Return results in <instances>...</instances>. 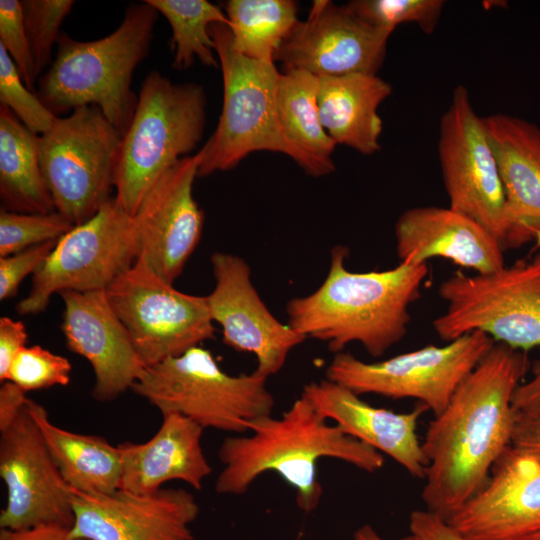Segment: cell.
<instances>
[{
	"label": "cell",
	"mask_w": 540,
	"mask_h": 540,
	"mask_svg": "<svg viewBox=\"0 0 540 540\" xmlns=\"http://www.w3.org/2000/svg\"><path fill=\"white\" fill-rule=\"evenodd\" d=\"M494 343L484 333L472 332L443 346L428 345L372 363L343 351L328 365L326 379L358 395L417 399L435 416Z\"/></svg>",
	"instance_id": "cell-10"
},
{
	"label": "cell",
	"mask_w": 540,
	"mask_h": 540,
	"mask_svg": "<svg viewBox=\"0 0 540 540\" xmlns=\"http://www.w3.org/2000/svg\"><path fill=\"white\" fill-rule=\"evenodd\" d=\"M0 45L14 62L25 85L36 93L37 78L27 39L21 1H0Z\"/></svg>",
	"instance_id": "cell-36"
},
{
	"label": "cell",
	"mask_w": 540,
	"mask_h": 540,
	"mask_svg": "<svg viewBox=\"0 0 540 540\" xmlns=\"http://www.w3.org/2000/svg\"><path fill=\"white\" fill-rule=\"evenodd\" d=\"M438 294L446 309L432 326L442 340L481 332L526 353L540 347V252L489 273L457 272Z\"/></svg>",
	"instance_id": "cell-8"
},
{
	"label": "cell",
	"mask_w": 540,
	"mask_h": 540,
	"mask_svg": "<svg viewBox=\"0 0 540 540\" xmlns=\"http://www.w3.org/2000/svg\"><path fill=\"white\" fill-rule=\"evenodd\" d=\"M122 135L94 105L59 116L38 137L39 161L57 212L72 224L92 218L112 197Z\"/></svg>",
	"instance_id": "cell-9"
},
{
	"label": "cell",
	"mask_w": 540,
	"mask_h": 540,
	"mask_svg": "<svg viewBox=\"0 0 540 540\" xmlns=\"http://www.w3.org/2000/svg\"><path fill=\"white\" fill-rule=\"evenodd\" d=\"M515 412L526 413L540 409V360L531 368V376L523 381L513 397Z\"/></svg>",
	"instance_id": "cell-42"
},
{
	"label": "cell",
	"mask_w": 540,
	"mask_h": 540,
	"mask_svg": "<svg viewBox=\"0 0 540 540\" xmlns=\"http://www.w3.org/2000/svg\"><path fill=\"white\" fill-rule=\"evenodd\" d=\"M105 292L145 367L214 338L207 296L177 290L142 259Z\"/></svg>",
	"instance_id": "cell-11"
},
{
	"label": "cell",
	"mask_w": 540,
	"mask_h": 540,
	"mask_svg": "<svg viewBox=\"0 0 540 540\" xmlns=\"http://www.w3.org/2000/svg\"><path fill=\"white\" fill-rule=\"evenodd\" d=\"M75 225L59 212L47 214L0 210V257L58 240Z\"/></svg>",
	"instance_id": "cell-33"
},
{
	"label": "cell",
	"mask_w": 540,
	"mask_h": 540,
	"mask_svg": "<svg viewBox=\"0 0 540 540\" xmlns=\"http://www.w3.org/2000/svg\"><path fill=\"white\" fill-rule=\"evenodd\" d=\"M28 334L22 321L7 316L0 318V380L7 381L11 364L26 347Z\"/></svg>",
	"instance_id": "cell-39"
},
{
	"label": "cell",
	"mask_w": 540,
	"mask_h": 540,
	"mask_svg": "<svg viewBox=\"0 0 540 540\" xmlns=\"http://www.w3.org/2000/svg\"><path fill=\"white\" fill-rule=\"evenodd\" d=\"M537 248L540 249V230L535 234L534 239Z\"/></svg>",
	"instance_id": "cell-46"
},
{
	"label": "cell",
	"mask_w": 540,
	"mask_h": 540,
	"mask_svg": "<svg viewBox=\"0 0 540 540\" xmlns=\"http://www.w3.org/2000/svg\"><path fill=\"white\" fill-rule=\"evenodd\" d=\"M25 407L70 488L100 494L120 489L122 466L118 446L101 436L74 433L55 425L47 410L30 398Z\"/></svg>",
	"instance_id": "cell-26"
},
{
	"label": "cell",
	"mask_w": 540,
	"mask_h": 540,
	"mask_svg": "<svg viewBox=\"0 0 540 540\" xmlns=\"http://www.w3.org/2000/svg\"><path fill=\"white\" fill-rule=\"evenodd\" d=\"M158 15L144 0L129 4L120 25L98 40L61 33L56 57L37 81L41 102L58 117L97 106L123 136L138 101L131 90L133 73L149 53Z\"/></svg>",
	"instance_id": "cell-4"
},
{
	"label": "cell",
	"mask_w": 540,
	"mask_h": 540,
	"mask_svg": "<svg viewBox=\"0 0 540 540\" xmlns=\"http://www.w3.org/2000/svg\"><path fill=\"white\" fill-rule=\"evenodd\" d=\"M26 392L11 381L3 382L0 388V430L8 427L24 409Z\"/></svg>",
	"instance_id": "cell-43"
},
{
	"label": "cell",
	"mask_w": 540,
	"mask_h": 540,
	"mask_svg": "<svg viewBox=\"0 0 540 540\" xmlns=\"http://www.w3.org/2000/svg\"><path fill=\"white\" fill-rule=\"evenodd\" d=\"M249 431L227 437L219 447V494H244L260 475L275 472L295 489L298 508L311 513L323 494L317 475L320 459L341 460L368 473L385 462L382 453L328 424L303 395L280 417L267 415L250 423Z\"/></svg>",
	"instance_id": "cell-2"
},
{
	"label": "cell",
	"mask_w": 540,
	"mask_h": 540,
	"mask_svg": "<svg viewBox=\"0 0 540 540\" xmlns=\"http://www.w3.org/2000/svg\"><path fill=\"white\" fill-rule=\"evenodd\" d=\"M319 80V115L331 139L363 155L379 151L383 124L378 108L392 94L391 84L361 73Z\"/></svg>",
	"instance_id": "cell-25"
},
{
	"label": "cell",
	"mask_w": 540,
	"mask_h": 540,
	"mask_svg": "<svg viewBox=\"0 0 540 540\" xmlns=\"http://www.w3.org/2000/svg\"><path fill=\"white\" fill-rule=\"evenodd\" d=\"M353 540H386V539L382 538L371 525L364 524L355 531L353 535ZM399 540H416V538L410 534L409 536H406Z\"/></svg>",
	"instance_id": "cell-44"
},
{
	"label": "cell",
	"mask_w": 540,
	"mask_h": 540,
	"mask_svg": "<svg viewBox=\"0 0 540 540\" xmlns=\"http://www.w3.org/2000/svg\"><path fill=\"white\" fill-rule=\"evenodd\" d=\"M200 150L167 170L133 216L137 258L169 283L182 273L201 238L204 214L193 197Z\"/></svg>",
	"instance_id": "cell-18"
},
{
	"label": "cell",
	"mask_w": 540,
	"mask_h": 540,
	"mask_svg": "<svg viewBox=\"0 0 540 540\" xmlns=\"http://www.w3.org/2000/svg\"><path fill=\"white\" fill-rule=\"evenodd\" d=\"M443 0H353L346 5L361 20L394 31L397 25L416 24L432 34L442 15Z\"/></svg>",
	"instance_id": "cell-32"
},
{
	"label": "cell",
	"mask_w": 540,
	"mask_h": 540,
	"mask_svg": "<svg viewBox=\"0 0 540 540\" xmlns=\"http://www.w3.org/2000/svg\"><path fill=\"white\" fill-rule=\"evenodd\" d=\"M75 2L72 0H23V22L38 79L52 64V49L60 28Z\"/></svg>",
	"instance_id": "cell-31"
},
{
	"label": "cell",
	"mask_w": 540,
	"mask_h": 540,
	"mask_svg": "<svg viewBox=\"0 0 540 540\" xmlns=\"http://www.w3.org/2000/svg\"><path fill=\"white\" fill-rule=\"evenodd\" d=\"M448 522L469 540H522L539 532L540 460L509 446Z\"/></svg>",
	"instance_id": "cell-19"
},
{
	"label": "cell",
	"mask_w": 540,
	"mask_h": 540,
	"mask_svg": "<svg viewBox=\"0 0 540 540\" xmlns=\"http://www.w3.org/2000/svg\"><path fill=\"white\" fill-rule=\"evenodd\" d=\"M223 78V105L214 133L200 149L198 177L235 168L250 153L278 152L290 157L313 177L335 170L333 160H322L295 146L285 134L277 112L274 62L248 58L232 43L230 28H209Z\"/></svg>",
	"instance_id": "cell-5"
},
{
	"label": "cell",
	"mask_w": 540,
	"mask_h": 540,
	"mask_svg": "<svg viewBox=\"0 0 540 540\" xmlns=\"http://www.w3.org/2000/svg\"><path fill=\"white\" fill-rule=\"evenodd\" d=\"M158 431L146 442L117 445L121 457L120 489L152 493L169 481L200 490L212 468L201 445L203 428L176 413L162 416Z\"/></svg>",
	"instance_id": "cell-24"
},
{
	"label": "cell",
	"mask_w": 540,
	"mask_h": 540,
	"mask_svg": "<svg viewBox=\"0 0 540 540\" xmlns=\"http://www.w3.org/2000/svg\"><path fill=\"white\" fill-rule=\"evenodd\" d=\"M319 77L302 69L280 72L276 106L281 126L289 140L302 151L322 160H332L336 143L324 129L318 108Z\"/></svg>",
	"instance_id": "cell-28"
},
{
	"label": "cell",
	"mask_w": 540,
	"mask_h": 540,
	"mask_svg": "<svg viewBox=\"0 0 540 540\" xmlns=\"http://www.w3.org/2000/svg\"><path fill=\"white\" fill-rule=\"evenodd\" d=\"M266 381L255 371L228 374L209 350L195 346L145 367L131 391L162 416L176 413L203 429L244 433L250 423L272 413L274 397Z\"/></svg>",
	"instance_id": "cell-7"
},
{
	"label": "cell",
	"mask_w": 540,
	"mask_h": 540,
	"mask_svg": "<svg viewBox=\"0 0 540 540\" xmlns=\"http://www.w3.org/2000/svg\"><path fill=\"white\" fill-rule=\"evenodd\" d=\"M409 530L416 540H469L447 520L427 509L411 512Z\"/></svg>",
	"instance_id": "cell-38"
},
{
	"label": "cell",
	"mask_w": 540,
	"mask_h": 540,
	"mask_svg": "<svg viewBox=\"0 0 540 540\" xmlns=\"http://www.w3.org/2000/svg\"><path fill=\"white\" fill-rule=\"evenodd\" d=\"M57 240L35 245L6 257H0V299L14 297L21 282L29 274L32 276L49 257Z\"/></svg>",
	"instance_id": "cell-37"
},
{
	"label": "cell",
	"mask_w": 540,
	"mask_h": 540,
	"mask_svg": "<svg viewBox=\"0 0 540 540\" xmlns=\"http://www.w3.org/2000/svg\"><path fill=\"white\" fill-rule=\"evenodd\" d=\"M396 252L401 263L427 264L440 257L475 273L505 265L504 246L484 226L449 206L407 209L395 224Z\"/></svg>",
	"instance_id": "cell-21"
},
{
	"label": "cell",
	"mask_w": 540,
	"mask_h": 540,
	"mask_svg": "<svg viewBox=\"0 0 540 540\" xmlns=\"http://www.w3.org/2000/svg\"><path fill=\"white\" fill-rule=\"evenodd\" d=\"M438 157L449 207L489 230L506 248V201L483 117L458 85L439 125Z\"/></svg>",
	"instance_id": "cell-13"
},
{
	"label": "cell",
	"mask_w": 540,
	"mask_h": 540,
	"mask_svg": "<svg viewBox=\"0 0 540 540\" xmlns=\"http://www.w3.org/2000/svg\"><path fill=\"white\" fill-rule=\"evenodd\" d=\"M392 30L357 17L346 4L315 0L305 20H298L275 54L284 69H302L318 77L377 75Z\"/></svg>",
	"instance_id": "cell-15"
},
{
	"label": "cell",
	"mask_w": 540,
	"mask_h": 540,
	"mask_svg": "<svg viewBox=\"0 0 540 540\" xmlns=\"http://www.w3.org/2000/svg\"><path fill=\"white\" fill-rule=\"evenodd\" d=\"M70 527L44 523L19 529L0 528V540H86L71 536Z\"/></svg>",
	"instance_id": "cell-41"
},
{
	"label": "cell",
	"mask_w": 540,
	"mask_h": 540,
	"mask_svg": "<svg viewBox=\"0 0 540 540\" xmlns=\"http://www.w3.org/2000/svg\"><path fill=\"white\" fill-rule=\"evenodd\" d=\"M510 447L540 460V409L515 412Z\"/></svg>",
	"instance_id": "cell-40"
},
{
	"label": "cell",
	"mask_w": 540,
	"mask_h": 540,
	"mask_svg": "<svg viewBox=\"0 0 540 540\" xmlns=\"http://www.w3.org/2000/svg\"><path fill=\"white\" fill-rule=\"evenodd\" d=\"M483 121L505 193L506 247L520 246L540 230V127L500 113Z\"/></svg>",
	"instance_id": "cell-23"
},
{
	"label": "cell",
	"mask_w": 540,
	"mask_h": 540,
	"mask_svg": "<svg viewBox=\"0 0 540 540\" xmlns=\"http://www.w3.org/2000/svg\"><path fill=\"white\" fill-rule=\"evenodd\" d=\"M529 367L526 352L494 343L434 416L422 442L428 511L448 521L485 484L510 446L513 397Z\"/></svg>",
	"instance_id": "cell-1"
},
{
	"label": "cell",
	"mask_w": 540,
	"mask_h": 540,
	"mask_svg": "<svg viewBox=\"0 0 540 540\" xmlns=\"http://www.w3.org/2000/svg\"><path fill=\"white\" fill-rule=\"evenodd\" d=\"M72 537L86 540H194L191 524L200 507L182 488L138 494L118 489L110 494L70 488Z\"/></svg>",
	"instance_id": "cell-17"
},
{
	"label": "cell",
	"mask_w": 540,
	"mask_h": 540,
	"mask_svg": "<svg viewBox=\"0 0 540 540\" xmlns=\"http://www.w3.org/2000/svg\"><path fill=\"white\" fill-rule=\"evenodd\" d=\"M522 540H540V531L533 534V535H530Z\"/></svg>",
	"instance_id": "cell-45"
},
{
	"label": "cell",
	"mask_w": 540,
	"mask_h": 540,
	"mask_svg": "<svg viewBox=\"0 0 540 540\" xmlns=\"http://www.w3.org/2000/svg\"><path fill=\"white\" fill-rule=\"evenodd\" d=\"M137 258L133 216L112 197L88 221L60 237L32 276L28 295L18 302L20 315L44 311L52 295L106 288Z\"/></svg>",
	"instance_id": "cell-12"
},
{
	"label": "cell",
	"mask_w": 540,
	"mask_h": 540,
	"mask_svg": "<svg viewBox=\"0 0 540 540\" xmlns=\"http://www.w3.org/2000/svg\"><path fill=\"white\" fill-rule=\"evenodd\" d=\"M72 365L64 356L39 345L26 346L14 358L7 381L26 393L70 383Z\"/></svg>",
	"instance_id": "cell-35"
},
{
	"label": "cell",
	"mask_w": 540,
	"mask_h": 540,
	"mask_svg": "<svg viewBox=\"0 0 540 540\" xmlns=\"http://www.w3.org/2000/svg\"><path fill=\"white\" fill-rule=\"evenodd\" d=\"M61 329L68 349L90 363L95 375L94 399H117L140 377L145 365L113 311L105 290L63 291Z\"/></svg>",
	"instance_id": "cell-20"
},
{
	"label": "cell",
	"mask_w": 540,
	"mask_h": 540,
	"mask_svg": "<svg viewBox=\"0 0 540 540\" xmlns=\"http://www.w3.org/2000/svg\"><path fill=\"white\" fill-rule=\"evenodd\" d=\"M325 419L333 420L349 436L391 457L411 476L424 479L428 462L417 435L421 404L408 413H396L363 401L350 389L324 379L310 382L302 394Z\"/></svg>",
	"instance_id": "cell-22"
},
{
	"label": "cell",
	"mask_w": 540,
	"mask_h": 540,
	"mask_svg": "<svg viewBox=\"0 0 540 540\" xmlns=\"http://www.w3.org/2000/svg\"><path fill=\"white\" fill-rule=\"evenodd\" d=\"M223 10L230 21L233 47L242 55L264 62L274 57L297 23L292 0H229Z\"/></svg>",
	"instance_id": "cell-29"
},
{
	"label": "cell",
	"mask_w": 540,
	"mask_h": 540,
	"mask_svg": "<svg viewBox=\"0 0 540 540\" xmlns=\"http://www.w3.org/2000/svg\"><path fill=\"white\" fill-rule=\"evenodd\" d=\"M211 265L215 286L207 301L213 322L222 328L223 342L236 351L254 354L257 374L266 378L277 374L291 350L306 337L269 311L243 258L215 252Z\"/></svg>",
	"instance_id": "cell-16"
},
{
	"label": "cell",
	"mask_w": 540,
	"mask_h": 540,
	"mask_svg": "<svg viewBox=\"0 0 540 540\" xmlns=\"http://www.w3.org/2000/svg\"><path fill=\"white\" fill-rule=\"evenodd\" d=\"M206 93L194 82L174 83L159 71L142 82L129 127L122 136L115 199L134 216L155 182L201 142Z\"/></svg>",
	"instance_id": "cell-6"
},
{
	"label": "cell",
	"mask_w": 540,
	"mask_h": 540,
	"mask_svg": "<svg viewBox=\"0 0 540 540\" xmlns=\"http://www.w3.org/2000/svg\"><path fill=\"white\" fill-rule=\"evenodd\" d=\"M147 2L167 19L171 27L170 48L173 53L174 69H188L195 60L208 67H219L209 28L216 23L230 26V21L220 6L207 0H147Z\"/></svg>",
	"instance_id": "cell-30"
},
{
	"label": "cell",
	"mask_w": 540,
	"mask_h": 540,
	"mask_svg": "<svg viewBox=\"0 0 540 540\" xmlns=\"http://www.w3.org/2000/svg\"><path fill=\"white\" fill-rule=\"evenodd\" d=\"M38 137L9 108L0 105L2 209L33 214L56 211L42 175Z\"/></svg>",
	"instance_id": "cell-27"
},
{
	"label": "cell",
	"mask_w": 540,
	"mask_h": 540,
	"mask_svg": "<svg viewBox=\"0 0 540 540\" xmlns=\"http://www.w3.org/2000/svg\"><path fill=\"white\" fill-rule=\"evenodd\" d=\"M348 249L333 248L328 274L313 293L286 305L288 325L306 338L325 342L335 354L359 343L373 357L382 356L407 334L410 306L428 276L427 264L399 263L368 272H353Z\"/></svg>",
	"instance_id": "cell-3"
},
{
	"label": "cell",
	"mask_w": 540,
	"mask_h": 540,
	"mask_svg": "<svg viewBox=\"0 0 540 540\" xmlns=\"http://www.w3.org/2000/svg\"><path fill=\"white\" fill-rule=\"evenodd\" d=\"M0 476L7 489L0 528L19 529L44 523L72 527L70 487L26 407L8 427L0 430Z\"/></svg>",
	"instance_id": "cell-14"
},
{
	"label": "cell",
	"mask_w": 540,
	"mask_h": 540,
	"mask_svg": "<svg viewBox=\"0 0 540 540\" xmlns=\"http://www.w3.org/2000/svg\"><path fill=\"white\" fill-rule=\"evenodd\" d=\"M0 102L36 135L47 132L58 117L25 85L2 45H0Z\"/></svg>",
	"instance_id": "cell-34"
}]
</instances>
